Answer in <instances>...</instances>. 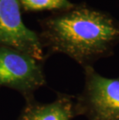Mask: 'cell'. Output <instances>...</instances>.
I'll return each instance as SVG.
<instances>
[{"label":"cell","instance_id":"cell-1","mask_svg":"<svg viewBox=\"0 0 119 120\" xmlns=\"http://www.w3.org/2000/svg\"><path fill=\"white\" fill-rule=\"evenodd\" d=\"M40 24L43 47L69 56L83 68L111 54L119 43V22L86 6L57 11Z\"/></svg>","mask_w":119,"mask_h":120},{"label":"cell","instance_id":"cell-2","mask_svg":"<svg viewBox=\"0 0 119 120\" xmlns=\"http://www.w3.org/2000/svg\"><path fill=\"white\" fill-rule=\"evenodd\" d=\"M83 68L85 85L75 101L76 115L88 120H119V78L104 77L92 66Z\"/></svg>","mask_w":119,"mask_h":120},{"label":"cell","instance_id":"cell-3","mask_svg":"<svg viewBox=\"0 0 119 120\" xmlns=\"http://www.w3.org/2000/svg\"><path fill=\"white\" fill-rule=\"evenodd\" d=\"M42 61L13 48L0 46V87L19 91L26 101L46 84Z\"/></svg>","mask_w":119,"mask_h":120},{"label":"cell","instance_id":"cell-4","mask_svg":"<svg viewBox=\"0 0 119 120\" xmlns=\"http://www.w3.org/2000/svg\"><path fill=\"white\" fill-rule=\"evenodd\" d=\"M0 46L26 53L42 62L45 58L39 36L22 22L18 0H0Z\"/></svg>","mask_w":119,"mask_h":120},{"label":"cell","instance_id":"cell-5","mask_svg":"<svg viewBox=\"0 0 119 120\" xmlns=\"http://www.w3.org/2000/svg\"><path fill=\"white\" fill-rule=\"evenodd\" d=\"M19 120H70L76 115L75 101L67 95H59L54 101L40 104L26 101Z\"/></svg>","mask_w":119,"mask_h":120},{"label":"cell","instance_id":"cell-6","mask_svg":"<svg viewBox=\"0 0 119 120\" xmlns=\"http://www.w3.org/2000/svg\"><path fill=\"white\" fill-rule=\"evenodd\" d=\"M26 11L55 10L62 11L71 8L74 4L68 0H18Z\"/></svg>","mask_w":119,"mask_h":120}]
</instances>
